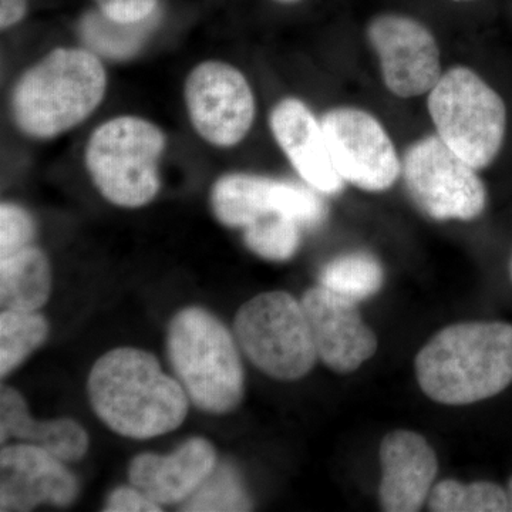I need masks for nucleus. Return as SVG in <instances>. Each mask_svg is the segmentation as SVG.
<instances>
[{
  "label": "nucleus",
  "mask_w": 512,
  "mask_h": 512,
  "mask_svg": "<svg viewBox=\"0 0 512 512\" xmlns=\"http://www.w3.org/2000/svg\"><path fill=\"white\" fill-rule=\"evenodd\" d=\"M87 393L94 413L128 439L147 440L174 431L188 413V396L146 350H110L94 363Z\"/></svg>",
  "instance_id": "nucleus-1"
},
{
  "label": "nucleus",
  "mask_w": 512,
  "mask_h": 512,
  "mask_svg": "<svg viewBox=\"0 0 512 512\" xmlns=\"http://www.w3.org/2000/svg\"><path fill=\"white\" fill-rule=\"evenodd\" d=\"M416 376L434 402L461 406L490 399L512 383V325L447 326L420 350Z\"/></svg>",
  "instance_id": "nucleus-2"
},
{
  "label": "nucleus",
  "mask_w": 512,
  "mask_h": 512,
  "mask_svg": "<svg viewBox=\"0 0 512 512\" xmlns=\"http://www.w3.org/2000/svg\"><path fill=\"white\" fill-rule=\"evenodd\" d=\"M106 86V70L93 52L56 49L20 77L13 90V117L28 136L56 137L97 109Z\"/></svg>",
  "instance_id": "nucleus-3"
},
{
  "label": "nucleus",
  "mask_w": 512,
  "mask_h": 512,
  "mask_svg": "<svg viewBox=\"0 0 512 512\" xmlns=\"http://www.w3.org/2000/svg\"><path fill=\"white\" fill-rule=\"evenodd\" d=\"M167 353L174 375L198 409L225 414L244 397V367L237 339L217 316L183 309L168 326Z\"/></svg>",
  "instance_id": "nucleus-4"
},
{
  "label": "nucleus",
  "mask_w": 512,
  "mask_h": 512,
  "mask_svg": "<svg viewBox=\"0 0 512 512\" xmlns=\"http://www.w3.org/2000/svg\"><path fill=\"white\" fill-rule=\"evenodd\" d=\"M165 143L163 131L150 121L117 117L90 137L87 170L106 200L124 208L143 207L160 190L158 164Z\"/></svg>",
  "instance_id": "nucleus-5"
},
{
  "label": "nucleus",
  "mask_w": 512,
  "mask_h": 512,
  "mask_svg": "<svg viewBox=\"0 0 512 512\" xmlns=\"http://www.w3.org/2000/svg\"><path fill=\"white\" fill-rule=\"evenodd\" d=\"M437 133L476 170L488 167L503 147L507 109L500 94L467 67L440 77L429 96Z\"/></svg>",
  "instance_id": "nucleus-6"
},
{
  "label": "nucleus",
  "mask_w": 512,
  "mask_h": 512,
  "mask_svg": "<svg viewBox=\"0 0 512 512\" xmlns=\"http://www.w3.org/2000/svg\"><path fill=\"white\" fill-rule=\"evenodd\" d=\"M234 332L242 352L274 379H302L319 359L302 302L286 292L259 293L245 302Z\"/></svg>",
  "instance_id": "nucleus-7"
},
{
  "label": "nucleus",
  "mask_w": 512,
  "mask_h": 512,
  "mask_svg": "<svg viewBox=\"0 0 512 512\" xmlns=\"http://www.w3.org/2000/svg\"><path fill=\"white\" fill-rule=\"evenodd\" d=\"M402 174L414 204L433 220L471 221L487 205V190L476 168L440 137L413 144L404 157Z\"/></svg>",
  "instance_id": "nucleus-8"
},
{
  "label": "nucleus",
  "mask_w": 512,
  "mask_h": 512,
  "mask_svg": "<svg viewBox=\"0 0 512 512\" xmlns=\"http://www.w3.org/2000/svg\"><path fill=\"white\" fill-rule=\"evenodd\" d=\"M330 158L340 177L366 191L389 190L402 174L389 134L369 113L330 110L323 116Z\"/></svg>",
  "instance_id": "nucleus-9"
},
{
  "label": "nucleus",
  "mask_w": 512,
  "mask_h": 512,
  "mask_svg": "<svg viewBox=\"0 0 512 512\" xmlns=\"http://www.w3.org/2000/svg\"><path fill=\"white\" fill-rule=\"evenodd\" d=\"M185 101L192 126L215 146H234L254 123V93L244 74L227 63L198 64L185 83Z\"/></svg>",
  "instance_id": "nucleus-10"
},
{
  "label": "nucleus",
  "mask_w": 512,
  "mask_h": 512,
  "mask_svg": "<svg viewBox=\"0 0 512 512\" xmlns=\"http://www.w3.org/2000/svg\"><path fill=\"white\" fill-rule=\"evenodd\" d=\"M367 37L379 55L384 83L396 96H421L439 83V47L430 30L417 20L377 16L367 28Z\"/></svg>",
  "instance_id": "nucleus-11"
},
{
  "label": "nucleus",
  "mask_w": 512,
  "mask_h": 512,
  "mask_svg": "<svg viewBox=\"0 0 512 512\" xmlns=\"http://www.w3.org/2000/svg\"><path fill=\"white\" fill-rule=\"evenodd\" d=\"M301 302L319 359L330 369L352 373L375 356L377 338L357 302L322 285L306 291Z\"/></svg>",
  "instance_id": "nucleus-12"
},
{
  "label": "nucleus",
  "mask_w": 512,
  "mask_h": 512,
  "mask_svg": "<svg viewBox=\"0 0 512 512\" xmlns=\"http://www.w3.org/2000/svg\"><path fill=\"white\" fill-rule=\"evenodd\" d=\"M64 461L43 448L16 443L0 451V511L25 512L40 504L67 507L79 495V481Z\"/></svg>",
  "instance_id": "nucleus-13"
},
{
  "label": "nucleus",
  "mask_w": 512,
  "mask_h": 512,
  "mask_svg": "<svg viewBox=\"0 0 512 512\" xmlns=\"http://www.w3.org/2000/svg\"><path fill=\"white\" fill-rule=\"evenodd\" d=\"M380 463L383 470L379 488L382 510L420 511L439 471L433 447L414 431H392L380 446Z\"/></svg>",
  "instance_id": "nucleus-14"
},
{
  "label": "nucleus",
  "mask_w": 512,
  "mask_h": 512,
  "mask_svg": "<svg viewBox=\"0 0 512 512\" xmlns=\"http://www.w3.org/2000/svg\"><path fill=\"white\" fill-rule=\"evenodd\" d=\"M217 451L201 437L185 441L168 456L140 454L130 463L131 485L158 505L183 504L217 467Z\"/></svg>",
  "instance_id": "nucleus-15"
},
{
  "label": "nucleus",
  "mask_w": 512,
  "mask_h": 512,
  "mask_svg": "<svg viewBox=\"0 0 512 512\" xmlns=\"http://www.w3.org/2000/svg\"><path fill=\"white\" fill-rule=\"evenodd\" d=\"M272 133L303 180L323 194L335 195L345 187L330 158L322 123L306 104L281 101L271 113Z\"/></svg>",
  "instance_id": "nucleus-16"
},
{
  "label": "nucleus",
  "mask_w": 512,
  "mask_h": 512,
  "mask_svg": "<svg viewBox=\"0 0 512 512\" xmlns=\"http://www.w3.org/2000/svg\"><path fill=\"white\" fill-rule=\"evenodd\" d=\"M12 439L43 448L64 463L82 460L89 450V436L77 421L33 420L22 394L3 384L0 389V441L5 446Z\"/></svg>",
  "instance_id": "nucleus-17"
},
{
  "label": "nucleus",
  "mask_w": 512,
  "mask_h": 512,
  "mask_svg": "<svg viewBox=\"0 0 512 512\" xmlns=\"http://www.w3.org/2000/svg\"><path fill=\"white\" fill-rule=\"evenodd\" d=\"M282 181L249 174H228L215 183L211 205L221 224L247 228L268 215H281Z\"/></svg>",
  "instance_id": "nucleus-18"
},
{
  "label": "nucleus",
  "mask_w": 512,
  "mask_h": 512,
  "mask_svg": "<svg viewBox=\"0 0 512 512\" xmlns=\"http://www.w3.org/2000/svg\"><path fill=\"white\" fill-rule=\"evenodd\" d=\"M52 271L42 249L29 245L0 256V305L12 311H37L49 299Z\"/></svg>",
  "instance_id": "nucleus-19"
},
{
  "label": "nucleus",
  "mask_w": 512,
  "mask_h": 512,
  "mask_svg": "<svg viewBox=\"0 0 512 512\" xmlns=\"http://www.w3.org/2000/svg\"><path fill=\"white\" fill-rule=\"evenodd\" d=\"M160 18V9H157L146 19L123 23L110 19L101 10H94L87 13L80 23V35L87 50L94 55L126 60L140 52Z\"/></svg>",
  "instance_id": "nucleus-20"
},
{
  "label": "nucleus",
  "mask_w": 512,
  "mask_h": 512,
  "mask_svg": "<svg viewBox=\"0 0 512 512\" xmlns=\"http://www.w3.org/2000/svg\"><path fill=\"white\" fill-rule=\"evenodd\" d=\"M49 336V322L37 311L0 313V376L6 377L36 352Z\"/></svg>",
  "instance_id": "nucleus-21"
},
{
  "label": "nucleus",
  "mask_w": 512,
  "mask_h": 512,
  "mask_svg": "<svg viewBox=\"0 0 512 512\" xmlns=\"http://www.w3.org/2000/svg\"><path fill=\"white\" fill-rule=\"evenodd\" d=\"M384 272L375 256L355 252L339 256L322 269L320 285L352 301L370 298L382 288Z\"/></svg>",
  "instance_id": "nucleus-22"
},
{
  "label": "nucleus",
  "mask_w": 512,
  "mask_h": 512,
  "mask_svg": "<svg viewBox=\"0 0 512 512\" xmlns=\"http://www.w3.org/2000/svg\"><path fill=\"white\" fill-rule=\"evenodd\" d=\"M429 507L434 512H504L510 511V500L494 483L444 480L430 491Z\"/></svg>",
  "instance_id": "nucleus-23"
},
{
  "label": "nucleus",
  "mask_w": 512,
  "mask_h": 512,
  "mask_svg": "<svg viewBox=\"0 0 512 512\" xmlns=\"http://www.w3.org/2000/svg\"><path fill=\"white\" fill-rule=\"evenodd\" d=\"M183 511H249L252 503L237 471L229 464H217L211 476L183 503Z\"/></svg>",
  "instance_id": "nucleus-24"
},
{
  "label": "nucleus",
  "mask_w": 512,
  "mask_h": 512,
  "mask_svg": "<svg viewBox=\"0 0 512 512\" xmlns=\"http://www.w3.org/2000/svg\"><path fill=\"white\" fill-rule=\"evenodd\" d=\"M244 241L262 258L286 261L295 255L301 244V225L282 215H268L245 228Z\"/></svg>",
  "instance_id": "nucleus-25"
},
{
  "label": "nucleus",
  "mask_w": 512,
  "mask_h": 512,
  "mask_svg": "<svg viewBox=\"0 0 512 512\" xmlns=\"http://www.w3.org/2000/svg\"><path fill=\"white\" fill-rule=\"evenodd\" d=\"M36 237V224L19 205L3 202L0 207V256L29 247Z\"/></svg>",
  "instance_id": "nucleus-26"
},
{
  "label": "nucleus",
  "mask_w": 512,
  "mask_h": 512,
  "mask_svg": "<svg viewBox=\"0 0 512 512\" xmlns=\"http://www.w3.org/2000/svg\"><path fill=\"white\" fill-rule=\"evenodd\" d=\"M99 10L117 22H138L153 15L160 0H94Z\"/></svg>",
  "instance_id": "nucleus-27"
},
{
  "label": "nucleus",
  "mask_w": 512,
  "mask_h": 512,
  "mask_svg": "<svg viewBox=\"0 0 512 512\" xmlns=\"http://www.w3.org/2000/svg\"><path fill=\"white\" fill-rule=\"evenodd\" d=\"M106 512H160L163 511L161 505L154 503L153 500L141 493L138 488L120 487L109 495L107 500Z\"/></svg>",
  "instance_id": "nucleus-28"
},
{
  "label": "nucleus",
  "mask_w": 512,
  "mask_h": 512,
  "mask_svg": "<svg viewBox=\"0 0 512 512\" xmlns=\"http://www.w3.org/2000/svg\"><path fill=\"white\" fill-rule=\"evenodd\" d=\"M28 10V0H0V28L16 25Z\"/></svg>",
  "instance_id": "nucleus-29"
},
{
  "label": "nucleus",
  "mask_w": 512,
  "mask_h": 512,
  "mask_svg": "<svg viewBox=\"0 0 512 512\" xmlns=\"http://www.w3.org/2000/svg\"><path fill=\"white\" fill-rule=\"evenodd\" d=\"M508 500H510V511H512V478L510 485H508Z\"/></svg>",
  "instance_id": "nucleus-30"
},
{
  "label": "nucleus",
  "mask_w": 512,
  "mask_h": 512,
  "mask_svg": "<svg viewBox=\"0 0 512 512\" xmlns=\"http://www.w3.org/2000/svg\"><path fill=\"white\" fill-rule=\"evenodd\" d=\"M276 2H281V3H295V2H299V0H276Z\"/></svg>",
  "instance_id": "nucleus-31"
},
{
  "label": "nucleus",
  "mask_w": 512,
  "mask_h": 512,
  "mask_svg": "<svg viewBox=\"0 0 512 512\" xmlns=\"http://www.w3.org/2000/svg\"><path fill=\"white\" fill-rule=\"evenodd\" d=\"M510 278H511V282H512V254H511V258H510Z\"/></svg>",
  "instance_id": "nucleus-32"
},
{
  "label": "nucleus",
  "mask_w": 512,
  "mask_h": 512,
  "mask_svg": "<svg viewBox=\"0 0 512 512\" xmlns=\"http://www.w3.org/2000/svg\"><path fill=\"white\" fill-rule=\"evenodd\" d=\"M454 2H471V0H454Z\"/></svg>",
  "instance_id": "nucleus-33"
}]
</instances>
